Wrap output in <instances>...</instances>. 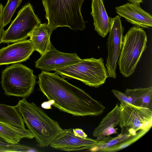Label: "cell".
Here are the masks:
<instances>
[{"instance_id":"277c9868","label":"cell","mask_w":152,"mask_h":152,"mask_svg":"<svg viewBox=\"0 0 152 152\" xmlns=\"http://www.w3.org/2000/svg\"><path fill=\"white\" fill-rule=\"evenodd\" d=\"M104 61L102 58L81 59L77 63L54 71L64 79H75L89 86L97 88L104 83L109 77Z\"/></svg>"},{"instance_id":"484cf974","label":"cell","mask_w":152,"mask_h":152,"mask_svg":"<svg viewBox=\"0 0 152 152\" xmlns=\"http://www.w3.org/2000/svg\"><path fill=\"white\" fill-rule=\"evenodd\" d=\"M74 134L76 136L81 138H86L87 135L81 129L79 128L73 129Z\"/></svg>"},{"instance_id":"4316f807","label":"cell","mask_w":152,"mask_h":152,"mask_svg":"<svg viewBox=\"0 0 152 152\" xmlns=\"http://www.w3.org/2000/svg\"><path fill=\"white\" fill-rule=\"evenodd\" d=\"M144 0H128L129 3L140 5V4L142 3Z\"/></svg>"},{"instance_id":"e0dca14e","label":"cell","mask_w":152,"mask_h":152,"mask_svg":"<svg viewBox=\"0 0 152 152\" xmlns=\"http://www.w3.org/2000/svg\"><path fill=\"white\" fill-rule=\"evenodd\" d=\"M0 137L9 143L17 144L23 138L32 139V134L26 128H19L0 121Z\"/></svg>"},{"instance_id":"7a4b0ae2","label":"cell","mask_w":152,"mask_h":152,"mask_svg":"<svg viewBox=\"0 0 152 152\" xmlns=\"http://www.w3.org/2000/svg\"><path fill=\"white\" fill-rule=\"evenodd\" d=\"M15 106L38 146L47 147L62 131L56 121L50 118L34 102H28L26 97L19 100Z\"/></svg>"},{"instance_id":"d4e9b609","label":"cell","mask_w":152,"mask_h":152,"mask_svg":"<svg viewBox=\"0 0 152 152\" xmlns=\"http://www.w3.org/2000/svg\"><path fill=\"white\" fill-rule=\"evenodd\" d=\"M3 8V5L1 4H0V44L1 43V39L4 31V26L2 16Z\"/></svg>"},{"instance_id":"ac0fdd59","label":"cell","mask_w":152,"mask_h":152,"mask_svg":"<svg viewBox=\"0 0 152 152\" xmlns=\"http://www.w3.org/2000/svg\"><path fill=\"white\" fill-rule=\"evenodd\" d=\"M125 93L131 100L132 104L137 106L147 107L152 99V87L127 88Z\"/></svg>"},{"instance_id":"9c48e42d","label":"cell","mask_w":152,"mask_h":152,"mask_svg":"<svg viewBox=\"0 0 152 152\" xmlns=\"http://www.w3.org/2000/svg\"><path fill=\"white\" fill-rule=\"evenodd\" d=\"M124 30L121 17L117 15L112 18L111 27L107 43L108 54L105 65L109 77L113 78L116 77V63L122 48Z\"/></svg>"},{"instance_id":"d6986e66","label":"cell","mask_w":152,"mask_h":152,"mask_svg":"<svg viewBox=\"0 0 152 152\" xmlns=\"http://www.w3.org/2000/svg\"><path fill=\"white\" fill-rule=\"evenodd\" d=\"M0 121L19 128H25L23 119L15 106L0 104Z\"/></svg>"},{"instance_id":"9a60e30c","label":"cell","mask_w":152,"mask_h":152,"mask_svg":"<svg viewBox=\"0 0 152 152\" xmlns=\"http://www.w3.org/2000/svg\"><path fill=\"white\" fill-rule=\"evenodd\" d=\"M120 119V110L119 105L117 104L114 108L102 120L99 125L94 130L93 136L100 140L105 136L118 133L117 128Z\"/></svg>"},{"instance_id":"5bb4252c","label":"cell","mask_w":152,"mask_h":152,"mask_svg":"<svg viewBox=\"0 0 152 152\" xmlns=\"http://www.w3.org/2000/svg\"><path fill=\"white\" fill-rule=\"evenodd\" d=\"M91 7V14L94 19V30L104 37L111 28L112 18L108 16L102 0H93Z\"/></svg>"},{"instance_id":"2e32d148","label":"cell","mask_w":152,"mask_h":152,"mask_svg":"<svg viewBox=\"0 0 152 152\" xmlns=\"http://www.w3.org/2000/svg\"><path fill=\"white\" fill-rule=\"evenodd\" d=\"M53 31L46 23L36 26L29 35L34 51L42 55L50 49L51 42L50 37Z\"/></svg>"},{"instance_id":"ba28073f","label":"cell","mask_w":152,"mask_h":152,"mask_svg":"<svg viewBox=\"0 0 152 152\" xmlns=\"http://www.w3.org/2000/svg\"><path fill=\"white\" fill-rule=\"evenodd\" d=\"M41 23L29 2L23 6L9 28L4 31L1 43H9L27 39L33 30Z\"/></svg>"},{"instance_id":"44dd1931","label":"cell","mask_w":152,"mask_h":152,"mask_svg":"<svg viewBox=\"0 0 152 152\" xmlns=\"http://www.w3.org/2000/svg\"><path fill=\"white\" fill-rule=\"evenodd\" d=\"M148 131L141 129L138 131L136 135L132 136L121 142L111 147L104 149L100 152H115L127 147L138 140Z\"/></svg>"},{"instance_id":"ffe728a7","label":"cell","mask_w":152,"mask_h":152,"mask_svg":"<svg viewBox=\"0 0 152 152\" xmlns=\"http://www.w3.org/2000/svg\"><path fill=\"white\" fill-rule=\"evenodd\" d=\"M131 137L129 134L122 133L114 137H112L109 135L106 138H104L99 140V142L90 151H100L102 150L111 147L124 141Z\"/></svg>"},{"instance_id":"30bf717a","label":"cell","mask_w":152,"mask_h":152,"mask_svg":"<svg viewBox=\"0 0 152 152\" xmlns=\"http://www.w3.org/2000/svg\"><path fill=\"white\" fill-rule=\"evenodd\" d=\"M99 140L88 137L84 138L76 136L73 129H62L61 133L50 143L52 148L68 151L87 150L90 151Z\"/></svg>"},{"instance_id":"5b68a950","label":"cell","mask_w":152,"mask_h":152,"mask_svg":"<svg viewBox=\"0 0 152 152\" xmlns=\"http://www.w3.org/2000/svg\"><path fill=\"white\" fill-rule=\"evenodd\" d=\"M147 35L140 27L134 25L124 37L118 64L126 77L133 73L142 54L147 48Z\"/></svg>"},{"instance_id":"cb8c5ba5","label":"cell","mask_w":152,"mask_h":152,"mask_svg":"<svg viewBox=\"0 0 152 152\" xmlns=\"http://www.w3.org/2000/svg\"><path fill=\"white\" fill-rule=\"evenodd\" d=\"M111 92L120 102H124L132 104L131 100L125 93L115 89H112Z\"/></svg>"},{"instance_id":"52a82bcc","label":"cell","mask_w":152,"mask_h":152,"mask_svg":"<svg viewBox=\"0 0 152 152\" xmlns=\"http://www.w3.org/2000/svg\"><path fill=\"white\" fill-rule=\"evenodd\" d=\"M119 105V125L121 129V133H126L132 137L136 135L140 130L148 131L151 129L152 112L150 108L124 102H120Z\"/></svg>"},{"instance_id":"7402d4cb","label":"cell","mask_w":152,"mask_h":152,"mask_svg":"<svg viewBox=\"0 0 152 152\" xmlns=\"http://www.w3.org/2000/svg\"><path fill=\"white\" fill-rule=\"evenodd\" d=\"M22 1V0H8L6 4L3 8L2 13L4 26L10 22L16 9L20 5Z\"/></svg>"},{"instance_id":"3957f363","label":"cell","mask_w":152,"mask_h":152,"mask_svg":"<svg viewBox=\"0 0 152 152\" xmlns=\"http://www.w3.org/2000/svg\"><path fill=\"white\" fill-rule=\"evenodd\" d=\"M85 0H42L48 27L53 31L67 27L75 31L85 28L81 13Z\"/></svg>"},{"instance_id":"8992f818","label":"cell","mask_w":152,"mask_h":152,"mask_svg":"<svg viewBox=\"0 0 152 152\" xmlns=\"http://www.w3.org/2000/svg\"><path fill=\"white\" fill-rule=\"evenodd\" d=\"M37 78L32 70L22 64L15 63L2 72L1 83L5 95L26 98L32 93Z\"/></svg>"},{"instance_id":"8fae6325","label":"cell","mask_w":152,"mask_h":152,"mask_svg":"<svg viewBox=\"0 0 152 152\" xmlns=\"http://www.w3.org/2000/svg\"><path fill=\"white\" fill-rule=\"evenodd\" d=\"M81 59L76 53L61 52L51 43L49 50L35 62V67L42 71L50 72L76 63Z\"/></svg>"},{"instance_id":"603a6c76","label":"cell","mask_w":152,"mask_h":152,"mask_svg":"<svg viewBox=\"0 0 152 152\" xmlns=\"http://www.w3.org/2000/svg\"><path fill=\"white\" fill-rule=\"evenodd\" d=\"M30 149L29 147L19 143H9L0 137V152H27Z\"/></svg>"},{"instance_id":"6da1fadb","label":"cell","mask_w":152,"mask_h":152,"mask_svg":"<svg viewBox=\"0 0 152 152\" xmlns=\"http://www.w3.org/2000/svg\"><path fill=\"white\" fill-rule=\"evenodd\" d=\"M38 77L40 90L60 111L75 116H96L105 109L101 102L56 72L42 71Z\"/></svg>"},{"instance_id":"4fadbf2b","label":"cell","mask_w":152,"mask_h":152,"mask_svg":"<svg viewBox=\"0 0 152 152\" xmlns=\"http://www.w3.org/2000/svg\"><path fill=\"white\" fill-rule=\"evenodd\" d=\"M115 10L120 16L134 25L146 28L152 27V15L142 10L140 5L127 3L115 7Z\"/></svg>"},{"instance_id":"7c38bea8","label":"cell","mask_w":152,"mask_h":152,"mask_svg":"<svg viewBox=\"0 0 152 152\" xmlns=\"http://www.w3.org/2000/svg\"><path fill=\"white\" fill-rule=\"evenodd\" d=\"M34 51L30 39L14 42L0 49V66L25 61Z\"/></svg>"}]
</instances>
